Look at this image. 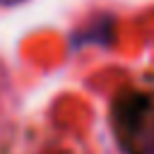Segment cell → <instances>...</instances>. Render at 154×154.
I'll use <instances>...</instances> for the list:
<instances>
[{
  "label": "cell",
  "instance_id": "cell-1",
  "mask_svg": "<svg viewBox=\"0 0 154 154\" xmlns=\"http://www.w3.org/2000/svg\"><path fill=\"white\" fill-rule=\"evenodd\" d=\"M111 128L123 154H154V82L118 91L111 106Z\"/></svg>",
  "mask_w": 154,
  "mask_h": 154
},
{
  "label": "cell",
  "instance_id": "cell-2",
  "mask_svg": "<svg viewBox=\"0 0 154 154\" xmlns=\"http://www.w3.org/2000/svg\"><path fill=\"white\" fill-rule=\"evenodd\" d=\"M17 2H22V0H0V5H17Z\"/></svg>",
  "mask_w": 154,
  "mask_h": 154
}]
</instances>
